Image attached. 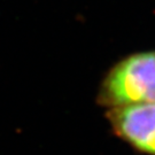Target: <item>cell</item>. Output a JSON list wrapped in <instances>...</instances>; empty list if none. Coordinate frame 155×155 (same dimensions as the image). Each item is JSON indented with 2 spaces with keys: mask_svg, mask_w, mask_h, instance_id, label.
Returning <instances> with one entry per match:
<instances>
[{
  "mask_svg": "<svg viewBox=\"0 0 155 155\" xmlns=\"http://www.w3.org/2000/svg\"><path fill=\"white\" fill-rule=\"evenodd\" d=\"M97 101L106 108L155 104V51L134 53L107 72Z\"/></svg>",
  "mask_w": 155,
  "mask_h": 155,
  "instance_id": "6da1fadb",
  "label": "cell"
},
{
  "mask_svg": "<svg viewBox=\"0 0 155 155\" xmlns=\"http://www.w3.org/2000/svg\"><path fill=\"white\" fill-rule=\"evenodd\" d=\"M106 116L118 138L144 154L155 155V104L114 107Z\"/></svg>",
  "mask_w": 155,
  "mask_h": 155,
  "instance_id": "7a4b0ae2",
  "label": "cell"
}]
</instances>
